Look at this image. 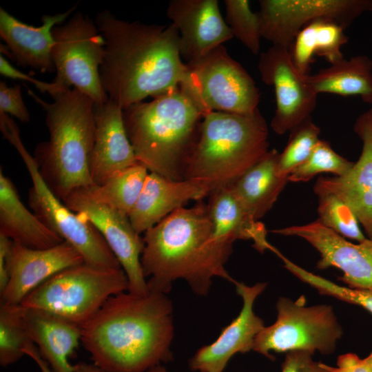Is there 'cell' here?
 <instances>
[{
  "instance_id": "cell-1",
  "label": "cell",
  "mask_w": 372,
  "mask_h": 372,
  "mask_svg": "<svg viewBox=\"0 0 372 372\" xmlns=\"http://www.w3.org/2000/svg\"><path fill=\"white\" fill-rule=\"evenodd\" d=\"M95 23L105 41L100 68L103 88L123 110L180 87L188 67L182 60L179 34L167 25L127 21L105 10Z\"/></svg>"
},
{
  "instance_id": "cell-2",
  "label": "cell",
  "mask_w": 372,
  "mask_h": 372,
  "mask_svg": "<svg viewBox=\"0 0 372 372\" xmlns=\"http://www.w3.org/2000/svg\"><path fill=\"white\" fill-rule=\"evenodd\" d=\"M174 331L167 294L125 291L81 325V342L94 364L108 372H145L174 359Z\"/></svg>"
},
{
  "instance_id": "cell-3",
  "label": "cell",
  "mask_w": 372,
  "mask_h": 372,
  "mask_svg": "<svg viewBox=\"0 0 372 372\" xmlns=\"http://www.w3.org/2000/svg\"><path fill=\"white\" fill-rule=\"evenodd\" d=\"M141 262L149 291L167 294L172 282L185 280L207 296L214 277L236 282L225 265L233 244L217 238L207 204L181 207L144 233Z\"/></svg>"
},
{
  "instance_id": "cell-4",
  "label": "cell",
  "mask_w": 372,
  "mask_h": 372,
  "mask_svg": "<svg viewBox=\"0 0 372 372\" xmlns=\"http://www.w3.org/2000/svg\"><path fill=\"white\" fill-rule=\"evenodd\" d=\"M203 113L180 86L123 111L125 127L138 163L167 178L184 180Z\"/></svg>"
},
{
  "instance_id": "cell-5",
  "label": "cell",
  "mask_w": 372,
  "mask_h": 372,
  "mask_svg": "<svg viewBox=\"0 0 372 372\" xmlns=\"http://www.w3.org/2000/svg\"><path fill=\"white\" fill-rule=\"evenodd\" d=\"M28 94L43 109L50 137L38 143L34 158L43 180L63 201L73 191L93 185L90 160L94 141L95 103L71 88L47 103L31 90Z\"/></svg>"
},
{
  "instance_id": "cell-6",
  "label": "cell",
  "mask_w": 372,
  "mask_h": 372,
  "mask_svg": "<svg viewBox=\"0 0 372 372\" xmlns=\"http://www.w3.org/2000/svg\"><path fill=\"white\" fill-rule=\"evenodd\" d=\"M269 130L259 109L251 114L210 112L203 116L184 180L209 192L234 183L269 151Z\"/></svg>"
},
{
  "instance_id": "cell-7",
  "label": "cell",
  "mask_w": 372,
  "mask_h": 372,
  "mask_svg": "<svg viewBox=\"0 0 372 372\" xmlns=\"http://www.w3.org/2000/svg\"><path fill=\"white\" fill-rule=\"evenodd\" d=\"M0 128L3 138L21 156L31 178L32 185L28 192V205L33 213L48 228L74 247L85 263L105 269L122 268L97 229L70 209L48 187L34 156L23 145L15 122L9 116L3 115Z\"/></svg>"
},
{
  "instance_id": "cell-8",
  "label": "cell",
  "mask_w": 372,
  "mask_h": 372,
  "mask_svg": "<svg viewBox=\"0 0 372 372\" xmlns=\"http://www.w3.org/2000/svg\"><path fill=\"white\" fill-rule=\"evenodd\" d=\"M122 268L105 269L85 262L66 268L31 291L20 304L48 311L82 325L112 296L127 291Z\"/></svg>"
},
{
  "instance_id": "cell-9",
  "label": "cell",
  "mask_w": 372,
  "mask_h": 372,
  "mask_svg": "<svg viewBox=\"0 0 372 372\" xmlns=\"http://www.w3.org/2000/svg\"><path fill=\"white\" fill-rule=\"evenodd\" d=\"M52 60L56 76L51 97L74 88L99 105L108 96L100 77L105 56V41L89 16L76 12L52 29Z\"/></svg>"
},
{
  "instance_id": "cell-10",
  "label": "cell",
  "mask_w": 372,
  "mask_h": 372,
  "mask_svg": "<svg viewBox=\"0 0 372 372\" xmlns=\"http://www.w3.org/2000/svg\"><path fill=\"white\" fill-rule=\"evenodd\" d=\"M276 309V320L258 334L253 351L271 360V352L329 355L335 351L343 331L331 306H306L304 296L296 300L280 297Z\"/></svg>"
},
{
  "instance_id": "cell-11",
  "label": "cell",
  "mask_w": 372,
  "mask_h": 372,
  "mask_svg": "<svg viewBox=\"0 0 372 372\" xmlns=\"http://www.w3.org/2000/svg\"><path fill=\"white\" fill-rule=\"evenodd\" d=\"M187 65V77L180 87L204 115L210 112L249 114L258 109L260 94L254 79L223 45Z\"/></svg>"
},
{
  "instance_id": "cell-12",
  "label": "cell",
  "mask_w": 372,
  "mask_h": 372,
  "mask_svg": "<svg viewBox=\"0 0 372 372\" xmlns=\"http://www.w3.org/2000/svg\"><path fill=\"white\" fill-rule=\"evenodd\" d=\"M259 4L261 37L289 49L314 21L331 20L346 29L363 13L372 12L371 0H260Z\"/></svg>"
},
{
  "instance_id": "cell-13",
  "label": "cell",
  "mask_w": 372,
  "mask_h": 372,
  "mask_svg": "<svg viewBox=\"0 0 372 372\" xmlns=\"http://www.w3.org/2000/svg\"><path fill=\"white\" fill-rule=\"evenodd\" d=\"M63 202L101 233L126 273L127 291L140 296L148 293L149 290L141 262L143 238L134 230L128 216L97 203L84 188L73 191Z\"/></svg>"
},
{
  "instance_id": "cell-14",
  "label": "cell",
  "mask_w": 372,
  "mask_h": 372,
  "mask_svg": "<svg viewBox=\"0 0 372 372\" xmlns=\"http://www.w3.org/2000/svg\"><path fill=\"white\" fill-rule=\"evenodd\" d=\"M258 69L263 83L273 86L276 107L271 127L279 135L289 132L311 116L318 94L295 66L290 50L272 45L260 54Z\"/></svg>"
},
{
  "instance_id": "cell-15",
  "label": "cell",
  "mask_w": 372,
  "mask_h": 372,
  "mask_svg": "<svg viewBox=\"0 0 372 372\" xmlns=\"http://www.w3.org/2000/svg\"><path fill=\"white\" fill-rule=\"evenodd\" d=\"M271 232L303 238L320 254L318 269L338 268L342 271L340 279L347 287L372 291V239L367 238L358 244L351 242L317 220Z\"/></svg>"
},
{
  "instance_id": "cell-16",
  "label": "cell",
  "mask_w": 372,
  "mask_h": 372,
  "mask_svg": "<svg viewBox=\"0 0 372 372\" xmlns=\"http://www.w3.org/2000/svg\"><path fill=\"white\" fill-rule=\"evenodd\" d=\"M167 16L178 32L180 54L187 64L234 37L217 0H172Z\"/></svg>"
},
{
  "instance_id": "cell-17",
  "label": "cell",
  "mask_w": 372,
  "mask_h": 372,
  "mask_svg": "<svg viewBox=\"0 0 372 372\" xmlns=\"http://www.w3.org/2000/svg\"><path fill=\"white\" fill-rule=\"evenodd\" d=\"M234 285L236 293L242 300V309L214 342L200 347L189 359L192 371L223 372L235 354L253 350L256 336L265 327L263 320L255 313L254 304L265 289L267 283L258 282L249 286L236 281Z\"/></svg>"
},
{
  "instance_id": "cell-18",
  "label": "cell",
  "mask_w": 372,
  "mask_h": 372,
  "mask_svg": "<svg viewBox=\"0 0 372 372\" xmlns=\"http://www.w3.org/2000/svg\"><path fill=\"white\" fill-rule=\"evenodd\" d=\"M85 262L65 241L48 249H32L12 242L8 260L9 280L1 302L20 304L34 289L56 273Z\"/></svg>"
},
{
  "instance_id": "cell-19",
  "label": "cell",
  "mask_w": 372,
  "mask_h": 372,
  "mask_svg": "<svg viewBox=\"0 0 372 372\" xmlns=\"http://www.w3.org/2000/svg\"><path fill=\"white\" fill-rule=\"evenodd\" d=\"M353 131L362 143L361 154L341 176H320L313 192L335 194L353 210L368 238L372 239V108L355 120Z\"/></svg>"
},
{
  "instance_id": "cell-20",
  "label": "cell",
  "mask_w": 372,
  "mask_h": 372,
  "mask_svg": "<svg viewBox=\"0 0 372 372\" xmlns=\"http://www.w3.org/2000/svg\"><path fill=\"white\" fill-rule=\"evenodd\" d=\"M76 6L62 13L43 15L40 26L25 23L1 8L0 36L6 43L1 44V54L23 67L43 73L54 71L51 56L54 45L52 29L63 23Z\"/></svg>"
},
{
  "instance_id": "cell-21",
  "label": "cell",
  "mask_w": 372,
  "mask_h": 372,
  "mask_svg": "<svg viewBox=\"0 0 372 372\" xmlns=\"http://www.w3.org/2000/svg\"><path fill=\"white\" fill-rule=\"evenodd\" d=\"M123 111L110 99L95 105L94 141L90 160L94 185H101L114 174L138 163L126 132Z\"/></svg>"
},
{
  "instance_id": "cell-22",
  "label": "cell",
  "mask_w": 372,
  "mask_h": 372,
  "mask_svg": "<svg viewBox=\"0 0 372 372\" xmlns=\"http://www.w3.org/2000/svg\"><path fill=\"white\" fill-rule=\"evenodd\" d=\"M208 196L207 190L196 181L174 180L149 172L128 218L134 230L141 234L189 201H201Z\"/></svg>"
},
{
  "instance_id": "cell-23",
  "label": "cell",
  "mask_w": 372,
  "mask_h": 372,
  "mask_svg": "<svg viewBox=\"0 0 372 372\" xmlns=\"http://www.w3.org/2000/svg\"><path fill=\"white\" fill-rule=\"evenodd\" d=\"M23 316L30 338L52 371L73 372L69 358L81 342V326L36 309L23 307Z\"/></svg>"
},
{
  "instance_id": "cell-24",
  "label": "cell",
  "mask_w": 372,
  "mask_h": 372,
  "mask_svg": "<svg viewBox=\"0 0 372 372\" xmlns=\"http://www.w3.org/2000/svg\"><path fill=\"white\" fill-rule=\"evenodd\" d=\"M0 234L32 249H48L64 241L22 203L11 179L0 169Z\"/></svg>"
},
{
  "instance_id": "cell-25",
  "label": "cell",
  "mask_w": 372,
  "mask_h": 372,
  "mask_svg": "<svg viewBox=\"0 0 372 372\" xmlns=\"http://www.w3.org/2000/svg\"><path fill=\"white\" fill-rule=\"evenodd\" d=\"M208 198L207 204L217 238L231 244L237 240H251L259 252L272 251L274 247L267 240L265 226L253 218L229 186L215 190Z\"/></svg>"
},
{
  "instance_id": "cell-26",
  "label": "cell",
  "mask_w": 372,
  "mask_h": 372,
  "mask_svg": "<svg viewBox=\"0 0 372 372\" xmlns=\"http://www.w3.org/2000/svg\"><path fill=\"white\" fill-rule=\"evenodd\" d=\"M280 153L269 150L229 187L242 205L257 221L273 206L279 195L289 182L278 173Z\"/></svg>"
},
{
  "instance_id": "cell-27",
  "label": "cell",
  "mask_w": 372,
  "mask_h": 372,
  "mask_svg": "<svg viewBox=\"0 0 372 372\" xmlns=\"http://www.w3.org/2000/svg\"><path fill=\"white\" fill-rule=\"evenodd\" d=\"M307 79L317 94L359 96L364 103L372 104V61L366 55L343 58L313 75L309 74Z\"/></svg>"
},
{
  "instance_id": "cell-28",
  "label": "cell",
  "mask_w": 372,
  "mask_h": 372,
  "mask_svg": "<svg viewBox=\"0 0 372 372\" xmlns=\"http://www.w3.org/2000/svg\"><path fill=\"white\" fill-rule=\"evenodd\" d=\"M345 29L338 23L318 19L304 26L290 47L292 61L304 75H309L313 56L323 57L331 65L344 58L341 48L348 42Z\"/></svg>"
},
{
  "instance_id": "cell-29",
  "label": "cell",
  "mask_w": 372,
  "mask_h": 372,
  "mask_svg": "<svg viewBox=\"0 0 372 372\" xmlns=\"http://www.w3.org/2000/svg\"><path fill=\"white\" fill-rule=\"evenodd\" d=\"M148 174V169L145 166L136 163L114 174L101 185H93L83 188L97 203L128 216Z\"/></svg>"
},
{
  "instance_id": "cell-30",
  "label": "cell",
  "mask_w": 372,
  "mask_h": 372,
  "mask_svg": "<svg viewBox=\"0 0 372 372\" xmlns=\"http://www.w3.org/2000/svg\"><path fill=\"white\" fill-rule=\"evenodd\" d=\"M34 344L26 329L21 304L0 303V364L6 366L25 355Z\"/></svg>"
},
{
  "instance_id": "cell-31",
  "label": "cell",
  "mask_w": 372,
  "mask_h": 372,
  "mask_svg": "<svg viewBox=\"0 0 372 372\" xmlns=\"http://www.w3.org/2000/svg\"><path fill=\"white\" fill-rule=\"evenodd\" d=\"M318 198L317 220L324 227L333 230L344 238L356 240H365L360 225L353 210L335 194L323 192H314Z\"/></svg>"
},
{
  "instance_id": "cell-32",
  "label": "cell",
  "mask_w": 372,
  "mask_h": 372,
  "mask_svg": "<svg viewBox=\"0 0 372 372\" xmlns=\"http://www.w3.org/2000/svg\"><path fill=\"white\" fill-rule=\"evenodd\" d=\"M288 142L280 153L278 173L282 178L289 174L304 163L320 140V127L309 116L295 126L290 131Z\"/></svg>"
},
{
  "instance_id": "cell-33",
  "label": "cell",
  "mask_w": 372,
  "mask_h": 372,
  "mask_svg": "<svg viewBox=\"0 0 372 372\" xmlns=\"http://www.w3.org/2000/svg\"><path fill=\"white\" fill-rule=\"evenodd\" d=\"M225 22L231 32L252 54L260 50V20L258 12H252L248 0H225Z\"/></svg>"
},
{
  "instance_id": "cell-34",
  "label": "cell",
  "mask_w": 372,
  "mask_h": 372,
  "mask_svg": "<svg viewBox=\"0 0 372 372\" xmlns=\"http://www.w3.org/2000/svg\"><path fill=\"white\" fill-rule=\"evenodd\" d=\"M353 164L354 162L335 152L328 142L320 140L309 157L289 174L288 180L294 183L307 182L322 173L341 176L346 174Z\"/></svg>"
},
{
  "instance_id": "cell-35",
  "label": "cell",
  "mask_w": 372,
  "mask_h": 372,
  "mask_svg": "<svg viewBox=\"0 0 372 372\" xmlns=\"http://www.w3.org/2000/svg\"><path fill=\"white\" fill-rule=\"evenodd\" d=\"M286 268L301 281L309 285L322 295L333 297L362 307L372 314V291L340 286L289 262Z\"/></svg>"
},
{
  "instance_id": "cell-36",
  "label": "cell",
  "mask_w": 372,
  "mask_h": 372,
  "mask_svg": "<svg viewBox=\"0 0 372 372\" xmlns=\"http://www.w3.org/2000/svg\"><path fill=\"white\" fill-rule=\"evenodd\" d=\"M0 112L14 116L22 123H28L30 114L23 101L19 84L8 86L0 81Z\"/></svg>"
},
{
  "instance_id": "cell-37",
  "label": "cell",
  "mask_w": 372,
  "mask_h": 372,
  "mask_svg": "<svg viewBox=\"0 0 372 372\" xmlns=\"http://www.w3.org/2000/svg\"><path fill=\"white\" fill-rule=\"evenodd\" d=\"M313 354L304 351H293L285 353L281 372H332L327 364L316 362Z\"/></svg>"
},
{
  "instance_id": "cell-38",
  "label": "cell",
  "mask_w": 372,
  "mask_h": 372,
  "mask_svg": "<svg viewBox=\"0 0 372 372\" xmlns=\"http://www.w3.org/2000/svg\"><path fill=\"white\" fill-rule=\"evenodd\" d=\"M327 367L332 372H372V351L363 358L353 353L340 355L336 366Z\"/></svg>"
},
{
  "instance_id": "cell-39",
  "label": "cell",
  "mask_w": 372,
  "mask_h": 372,
  "mask_svg": "<svg viewBox=\"0 0 372 372\" xmlns=\"http://www.w3.org/2000/svg\"><path fill=\"white\" fill-rule=\"evenodd\" d=\"M0 73L7 78L32 83L41 92H47L50 96L54 93V86L52 82L46 83L35 79L31 76L16 69L2 54L0 55Z\"/></svg>"
},
{
  "instance_id": "cell-40",
  "label": "cell",
  "mask_w": 372,
  "mask_h": 372,
  "mask_svg": "<svg viewBox=\"0 0 372 372\" xmlns=\"http://www.w3.org/2000/svg\"><path fill=\"white\" fill-rule=\"evenodd\" d=\"M13 241L0 234V293L6 289L9 280L8 260Z\"/></svg>"
},
{
  "instance_id": "cell-41",
  "label": "cell",
  "mask_w": 372,
  "mask_h": 372,
  "mask_svg": "<svg viewBox=\"0 0 372 372\" xmlns=\"http://www.w3.org/2000/svg\"><path fill=\"white\" fill-rule=\"evenodd\" d=\"M25 355L30 357L37 363L41 372H53L48 363L41 357L34 344L30 345L25 349Z\"/></svg>"
},
{
  "instance_id": "cell-42",
  "label": "cell",
  "mask_w": 372,
  "mask_h": 372,
  "mask_svg": "<svg viewBox=\"0 0 372 372\" xmlns=\"http://www.w3.org/2000/svg\"><path fill=\"white\" fill-rule=\"evenodd\" d=\"M73 372H108L95 364L79 362L74 365Z\"/></svg>"
},
{
  "instance_id": "cell-43",
  "label": "cell",
  "mask_w": 372,
  "mask_h": 372,
  "mask_svg": "<svg viewBox=\"0 0 372 372\" xmlns=\"http://www.w3.org/2000/svg\"><path fill=\"white\" fill-rule=\"evenodd\" d=\"M145 372H169L164 366L161 364L155 366Z\"/></svg>"
}]
</instances>
